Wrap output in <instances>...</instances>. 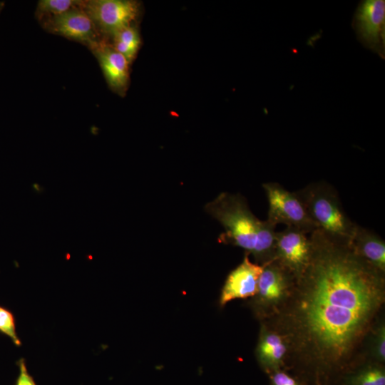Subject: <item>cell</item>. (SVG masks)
Returning a JSON list of instances; mask_svg holds the SVG:
<instances>
[{"label":"cell","instance_id":"6da1fadb","mask_svg":"<svg viewBox=\"0 0 385 385\" xmlns=\"http://www.w3.org/2000/svg\"><path fill=\"white\" fill-rule=\"evenodd\" d=\"M311 255L280 310L260 322L287 345L285 369L301 385H337L361 360L364 340L383 312L385 272L359 256L350 242L318 230Z\"/></svg>","mask_w":385,"mask_h":385},{"label":"cell","instance_id":"7a4b0ae2","mask_svg":"<svg viewBox=\"0 0 385 385\" xmlns=\"http://www.w3.org/2000/svg\"><path fill=\"white\" fill-rule=\"evenodd\" d=\"M205 210L223 227L220 242L243 249L260 265L274 260L276 227L258 219L241 195L222 192L205 206Z\"/></svg>","mask_w":385,"mask_h":385},{"label":"cell","instance_id":"3957f363","mask_svg":"<svg viewBox=\"0 0 385 385\" xmlns=\"http://www.w3.org/2000/svg\"><path fill=\"white\" fill-rule=\"evenodd\" d=\"M317 230L339 240L351 242L356 224L343 209L337 191L329 183H310L294 192Z\"/></svg>","mask_w":385,"mask_h":385},{"label":"cell","instance_id":"277c9868","mask_svg":"<svg viewBox=\"0 0 385 385\" xmlns=\"http://www.w3.org/2000/svg\"><path fill=\"white\" fill-rule=\"evenodd\" d=\"M262 266L257 292L250 301V307L260 322L270 319L280 310L296 282L295 276L275 260Z\"/></svg>","mask_w":385,"mask_h":385},{"label":"cell","instance_id":"5b68a950","mask_svg":"<svg viewBox=\"0 0 385 385\" xmlns=\"http://www.w3.org/2000/svg\"><path fill=\"white\" fill-rule=\"evenodd\" d=\"M269 204L267 220L273 226L284 224L308 235L316 230L304 205L294 192L277 183L262 185Z\"/></svg>","mask_w":385,"mask_h":385},{"label":"cell","instance_id":"8992f818","mask_svg":"<svg viewBox=\"0 0 385 385\" xmlns=\"http://www.w3.org/2000/svg\"><path fill=\"white\" fill-rule=\"evenodd\" d=\"M83 9L102 37L109 41L115 33L135 24L140 3L133 0H84Z\"/></svg>","mask_w":385,"mask_h":385},{"label":"cell","instance_id":"52a82bcc","mask_svg":"<svg viewBox=\"0 0 385 385\" xmlns=\"http://www.w3.org/2000/svg\"><path fill=\"white\" fill-rule=\"evenodd\" d=\"M357 40L385 59V1H360L351 21Z\"/></svg>","mask_w":385,"mask_h":385},{"label":"cell","instance_id":"ba28073f","mask_svg":"<svg viewBox=\"0 0 385 385\" xmlns=\"http://www.w3.org/2000/svg\"><path fill=\"white\" fill-rule=\"evenodd\" d=\"M39 23L47 32L81 43L89 49L106 41L83 7L43 19Z\"/></svg>","mask_w":385,"mask_h":385},{"label":"cell","instance_id":"9c48e42d","mask_svg":"<svg viewBox=\"0 0 385 385\" xmlns=\"http://www.w3.org/2000/svg\"><path fill=\"white\" fill-rule=\"evenodd\" d=\"M310 255L311 242L308 234L289 227L276 232L273 260L290 271L296 279L307 267Z\"/></svg>","mask_w":385,"mask_h":385},{"label":"cell","instance_id":"30bf717a","mask_svg":"<svg viewBox=\"0 0 385 385\" xmlns=\"http://www.w3.org/2000/svg\"><path fill=\"white\" fill-rule=\"evenodd\" d=\"M248 256L245 254L242 262L228 274L222 289L220 306L233 299L252 297L257 293L263 266L251 262Z\"/></svg>","mask_w":385,"mask_h":385},{"label":"cell","instance_id":"8fae6325","mask_svg":"<svg viewBox=\"0 0 385 385\" xmlns=\"http://www.w3.org/2000/svg\"><path fill=\"white\" fill-rule=\"evenodd\" d=\"M90 50L98 60L110 88L124 96L130 83V63L127 59L108 41H101Z\"/></svg>","mask_w":385,"mask_h":385},{"label":"cell","instance_id":"7c38bea8","mask_svg":"<svg viewBox=\"0 0 385 385\" xmlns=\"http://www.w3.org/2000/svg\"><path fill=\"white\" fill-rule=\"evenodd\" d=\"M255 354L260 366L268 374L285 369L287 345L281 334L260 322Z\"/></svg>","mask_w":385,"mask_h":385},{"label":"cell","instance_id":"4fadbf2b","mask_svg":"<svg viewBox=\"0 0 385 385\" xmlns=\"http://www.w3.org/2000/svg\"><path fill=\"white\" fill-rule=\"evenodd\" d=\"M350 244L359 256L385 272V242L379 235L356 225Z\"/></svg>","mask_w":385,"mask_h":385},{"label":"cell","instance_id":"5bb4252c","mask_svg":"<svg viewBox=\"0 0 385 385\" xmlns=\"http://www.w3.org/2000/svg\"><path fill=\"white\" fill-rule=\"evenodd\" d=\"M337 385H385V364L364 359L344 372Z\"/></svg>","mask_w":385,"mask_h":385},{"label":"cell","instance_id":"9a60e30c","mask_svg":"<svg viewBox=\"0 0 385 385\" xmlns=\"http://www.w3.org/2000/svg\"><path fill=\"white\" fill-rule=\"evenodd\" d=\"M385 364V319L380 314L369 330L363 344L361 359Z\"/></svg>","mask_w":385,"mask_h":385},{"label":"cell","instance_id":"2e32d148","mask_svg":"<svg viewBox=\"0 0 385 385\" xmlns=\"http://www.w3.org/2000/svg\"><path fill=\"white\" fill-rule=\"evenodd\" d=\"M109 42L115 50L127 59L129 63L135 59L141 44L140 34L135 24L115 33Z\"/></svg>","mask_w":385,"mask_h":385},{"label":"cell","instance_id":"e0dca14e","mask_svg":"<svg viewBox=\"0 0 385 385\" xmlns=\"http://www.w3.org/2000/svg\"><path fill=\"white\" fill-rule=\"evenodd\" d=\"M83 3L84 0H40L36 5L35 16L39 22L71 9L83 7Z\"/></svg>","mask_w":385,"mask_h":385},{"label":"cell","instance_id":"ac0fdd59","mask_svg":"<svg viewBox=\"0 0 385 385\" xmlns=\"http://www.w3.org/2000/svg\"><path fill=\"white\" fill-rule=\"evenodd\" d=\"M0 332L9 337L16 346L21 345V339L16 334L15 317L13 313L1 306H0Z\"/></svg>","mask_w":385,"mask_h":385},{"label":"cell","instance_id":"d6986e66","mask_svg":"<svg viewBox=\"0 0 385 385\" xmlns=\"http://www.w3.org/2000/svg\"><path fill=\"white\" fill-rule=\"evenodd\" d=\"M270 385H301L299 381L289 371L279 369L267 374Z\"/></svg>","mask_w":385,"mask_h":385},{"label":"cell","instance_id":"ffe728a7","mask_svg":"<svg viewBox=\"0 0 385 385\" xmlns=\"http://www.w3.org/2000/svg\"><path fill=\"white\" fill-rule=\"evenodd\" d=\"M16 364L19 374L14 385H36L33 376L28 371L24 359H20Z\"/></svg>","mask_w":385,"mask_h":385},{"label":"cell","instance_id":"44dd1931","mask_svg":"<svg viewBox=\"0 0 385 385\" xmlns=\"http://www.w3.org/2000/svg\"><path fill=\"white\" fill-rule=\"evenodd\" d=\"M4 6H5V2L0 1V14L1 13V11L4 9Z\"/></svg>","mask_w":385,"mask_h":385},{"label":"cell","instance_id":"7402d4cb","mask_svg":"<svg viewBox=\"0 0 385 385\" xmlns=\"http://www.w3.org/2000/svg\"><path fill=\"white\" fill-rule=\"evenodd\" d=\"M316 385H327V384H323L317 383Z\"/></svg>","mask_w":385,"mask_h":385}]
</instances>
